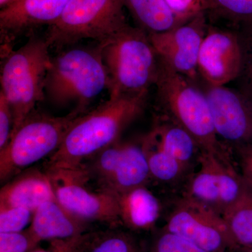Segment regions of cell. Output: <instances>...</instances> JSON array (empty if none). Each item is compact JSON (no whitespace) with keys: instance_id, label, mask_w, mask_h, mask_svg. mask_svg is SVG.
<instances>
[{"instance_id":"cell-1","label":"cell","mask_w":252,"mask_h":252,"mask_svg":"<svg viewBox=\"0 0 252 252\" xmlns=\"http://www.w3.org/2000/svg\"><path fill=\"white\" fill-rule=\"evenodd\" d=\"M149 91L109 98L80 116L71 126L59 148L50 156L48 170H75L101 151L117 143L124 130L147 107Z\"/></svg>"},{"instance_id":"cell-2","label":"cell","mask_w":252,"mask_h":252,"mask_svg":"<svg viewBox=\"0 0 252 252\" xmlns=\"http://www.w3.org/2000/svg\"><path fill=\"white\" fill-rule=\"evenodd\" d=\"M193 83L159 58L154 86L157 87L158 103L162 116L189 132L202 152L231 158L228 146L217 135L205 93Z\"/></svg>"},{"instance_id":"cell-3","label":"cell","mask_w":252,"mask_h":252,"mask_svg":"<svg viewBox=\"0 0 252 252\" xmlns=\"http://www.w3.org/2000/svg\"><path fill=\"white\" fill-rule=\"evenodd\" d=\"M102 48L100 43L77 46L52 59L44 85L45 97L51 103L59 107L74 104V109L86 112L92 101L108 89Z\"/></svg>"},{"instance_id":"cell-4","label":"cell","mask_w":252,"mask_h":252,"mask_svg":"<svg viewBox=\"0 0 252 252\" xmlns=\"http://www.w3.org/2000/svg\"><path fill=\"white\" fill-rule=\"evenodd\" d=\"M102 44L109 98L149 91L157 81L159 58L145 31L130 25Z\"/></svg>"},{"instance_id":"cell-5","label":"cell","mask_w":252,"mask_h":252,"mask_svg":"<svg viewBox=\"0 0 252 252\" xmlns=\"http://www.w3.org/2000/svg\"><path fill=\"white\" fill-rule=\"evenodd\" d=\"M45 36L30 34L27 42L4 57L1 67V91L13 114L11 134L45 97L44 85L52 58Z\"/></svg>"},{"instance_id":"cell-6","label":"cell","mask_w":252,"mask_h":252,"mask_svg":"<svg viewBox=\"0 0 252 252\" xmlns=\"http://www.w3.org/2000/svg\"><path fill=\"white\" fill-rule=\"evenodd\" d=\"M86 112L73 109L61 117L32 112L11 134L7 145L0 150L1 182H6L26 167L52 155L71 126Z\"/></svg>"},{"instance_id":"cell-7","label":"cell","mask_w":252,"mask_h":252,"mask_svg":"<svg viewBox=\"0 0 252 252\" xmlns=\"http://www.w3.org/2000/svg\"><path fill=\"white\" fill-rule=\"evenodd\" d=\"M124 0H70L57 21L48 27L51 48L63 49L91 39L104 43L128 26Z\"/></svg>"},{"instance_id":"cell-8","label":"cell","mask_w":252,"mask_h":252,"mask_svg":"<svg viewBox=\"0 0 252 252\" xmlns=\"http://www.w3.org/2000/svg\"><path fill=\"white\" fill-rule=\"evenodd\" d=\"M56 199L78 220L102 222L110 227L122 224L117 195L104 190L94 191L85 185L89 175L84 167L75 170H48Z\"/></svg>"},{"instance_id":"cell-9","label":"cell","mask_w":252,"mask_h":252,"mask_svg":"<svg viewBox=\"0 0 252 252\" xmlns=\"http://www.w3.org/2000/svg\"><path fill=\"white\" fill-rule=\"evenodd\" d=\"M164 230L189 240L207 252H229L238 248L223 217L185 195L176 200Z\"/></svg>"},{"instance_id":"cell-10","label":"cell","mask_w":252,"mask_h":252,"mask_svg":"<svg viewBox=\"0 0 252 252\" xmlns=\"http://www.w3.org/2000/svg\"><path fill=\"white\" fill-rule=\"evenodd\" d=\"M199 170L187 185L184 195L203 203L223 215L236 201L247 185L231 158L201 152Z\"/></svg>"},{"instance_id":"cell-11","label":"cell","mask_w":252,"mask_h":252,"mask_svg":"<svg viewBox=\"0 0 252 252\" xmlns=\"http://www.w3.org/2000/svg\"><path fill=\"white\" fill-rule=\"evenodd\" d=\"M243 64L240 32L208 26L198 61V75L207 86H225L238 79Z\"/></svg>"},{"instance_id":"cell-12","label":"cell","mask_w":252,"mask_h":252,"mask_svg":"<svg viewBox=\"0 0 252 252\" xmlns=\"http://www.w3.org/2000/svg\"><path fill=\"white\" fill-rule=\"evenodd\" d=\"M204 93L220 140L230 148L252 143V99L225 86H207Z\"/></svg>"},{"instance_id":"cell-13","label":"cell","mask_w":252,"mask_h":252,"mask_svg":"<svg viewBox=\"0 0 252 252\" xmlns=\"http://www.w3.org/2000/svg\"><path fill=\"white\" fill-rule=\"evenodd\" d=\"M207 28L205 14L170 31L148 35L158 57L193 82L198 76L199 54Z\"/></svg>"},{"instance_id":"cell-14","label":"cell","mask_w":252,"mask_h":252,"mask_svg":"<svg viewBox=\"0 0 252 252\" xmlns=\"http://www.w3.org/2000/svg\"><path fill=\"white\" fill-rule=\"evenodd\" d=\"M70 0H19L1 9L0 30L1 51L7 55L12 51L10 43L15 38L41 26L54 24L61 17Z\"/></svg>"},{"instance_id":"cell-15","label":"cell","mask_w":252,"mask_h":252,"mask_svg":"<svg viewBox=\"0 0 252 252\" xmlns=\"http://www.w3.org/2000/svg\"><path fill=\"white\" fill-rule=\"evenodd\" d=\"M151 176L142 144H120V150L110 175L100 185L101 190L119 194L143 187Z\"/></svg>"},{"instance_id":"cell-16","label":"cell","mask_w":252,"mask_h":252,"mask_svg":"<svg viewBox=\"0 0 252 252\" xmlns=\"http://www.w3.org/2000/svg\"><path fill=\"white\" fill-rule=\"evenodd\" d=\"M49 174L30 170L18 175L1 189L0 207H16L34 212L42 204L55 200Z\"/></svg>"},{"instance_id":"cell-17","label":"cell","mask_w":252,"mask_h":252,"mask_svg":"<svg viewBox=\"0 0 252 252\" xmlns=\"http://www.w3.org/2000/svg\"><path fill=\"white\" fill-rule=\"evenodd\" d=\"M87 224L66 211L55 199L38 207L28 230L39 243L78 238L86 233Z\"/></svg>"},{"instance_id":"cell-18","label":"cell","mask_w":252,"mask_h":252,"mask_svg":"<svg viewBox=\"0 0 252 252\" xmlns=\"http://www.w3.org/2000/svg\"><path fill=\"white\" fill-rule=\"evenodd\" d=\"M116 195L122 224L133 230H149L156 224L161 205L146 186Z\"/></svg>"},{"instance_id":"cell-19","label":"cell","mask_w":252,"mask_h":252,"mask_svg":"<svg viewBox=\"0 0 252 252\" xmlns=\"http://www.w3.org/2000/svg\"><path fill=\"white\" fill-rule=\"evenodd\" d=\"M151 133L160 147L188 171L195 164H198L201 149L182 126L161 116Z\"/></svg>"},{"instance_id":"cell-20","label":"cell","mask_w":252,"mask_h":252,"mask_svg":"<svg viewBox=\"0 0 252 252\" xmlns=\"http://www.w3.org/2000/svg\"><path fill=\"white\" fill-rule=\"evenodd\" d=\"M137 27L147 34L170 31L182 25L165 0H124Z\"/></svg>"},{"instance_id":"cell-21","label":"cell","mask_w":252,"mask_h":252,"mask_svg":"<svg viewBox=\"0 0 252 252\" xmlns=\"http://www.w3.org/2000/svg\"><path fill=\"white\" fill-rule=\"evenodd\" d=\"M148 250L131 233L110 227L81 235L76 252H148Z\"/></svg>"},{"instance_id":"cell-22","label":"cell","mask_w":252,"mask_h":252,"mask_svg":"<svg viewBox=\"0 0 252 252\" xmlns=\"http://www.w3.org/2000/svg\"><path fill=\"white\" fill-rule=\"evenodd\" d=\"M237 248L252 246V189L247 186L240 198L222 215Z\"/></svg>"},{"instance_id":"cell-23","label":"cell","mask_w":252,"mask_h":252,"mask_svg":"<svg viewBox=\"0 0 252 252\" xmlns=\"http://www.w3.org/2000/svg\"><path fill=\"white\" fill-rule=\"evenodd\" d=\"M142 144L148 160L151 176L156 180L175 183L188 173V170L180 162L160 147L151 132Z\"/></svg>"},{"instance_id":"cell-24","label":"cell","mask_w":252,"mask_h":252,"mask_svg":"<svg viewBox=\"0 0 252 252\" xmlns=\"http://www.w3.org/2000/svg\"><path fill=\"white\" fill-rule=\"evenodd\" d=\"M212 13L235 27L252 28V0H210Z\"/></svg>"},{"instance_id":"cell-25","label":"cell","mask_w":252,"mask_h":252,"mask_svg":"<svg viewBox=\"0 0 252 252\" xmlns=\"http://www.w3.org/2000/svg\"><path fill=\"white\" fill-rule=\"evenodd\" d=\"M34 212L16 207H0V233L24 230L31 223Z\"/></svg>"},{"instance_id":"cell-26","label":"cell","mask_w":252,"mask_h":252,"mask_svg":"<svg viewBox=\"0 0 252 252\" xmlns=\"http://www.w3.org/2000/svg\"><path fill=\"white\" fill-rule=\"evenodd\" d=\"M168 7L182 24L211 9L210 0H165Z\"/></svg>"},{"instance_id":"cell-27","label":"cell","mask_w":252,"mask_h":252,"mask_svg":"<svg viewBox=\"0 0 252 252\" xmlns=\"http://www.w3.org/2000/svg\"><path fill=\"white\" fill-rule=\"evenodd\" d=\"M148 252H207L179 235L163 230L154 240Z\"/></svg>"},{"instance_id":"cell-28","label":"cell","mask_w":252,"mask_h":252,"mask_svg":"<svg viewBox=\"0 0 252 252\" xmlns=\"http://www.w3.org/2000/svg\"><path fill=\"white\" fill-rule=\"evenodd\" d=\"M243 48V64L238 78L240 90L252 99V28L240 32Z\"/></svg>"},{"instance_id":"cell-29","label":"cell","mask_w":252,"mask_h":252,"mask_svg":"<svg viewBox=\"0 0 252 252\" xmlns=\"http://www.w3.org/2000/svg\"><path fill=\"white\" fill-rule=\"evenodd\" d=\"M38 244L28 229L16 233H0V252H30Z\"/></svg>"},{"instance_id":"cell-30","label":"cell","mask_w":252,"mask_h":252,"mask_svg":"<svg viewBox=\"0 0 252 252\" xmlns=\"http://www.w3.org/2000/svg\"><path fill=\"white\" fill-rule=\"evenodd\" d=\"M231 149L234 152L242 179L252 189V143L240 144Z\"/></svg>"},{"instance_id":"cell-31","label":"cell","mask_w":252,"mask_h":252,"mask_svg":"<svg viewBox=\"0 0 252 252\" xmlns=\"http://www.w3.org/2000/svg\"><path fill=\"white\" fill-rule=\"evenodd\" d=\"M13 123V114L9 102L0 92V150L9 143Z\"/></svg>"},{"instance_id":"cell-32","label":"cell","mask_w":252,"mask_h":252,"mask_svg":"<svg viewBox=\"0 0 252 252\" xmlns=\"http://www.w3.org/2000/svg\"><path fill=\"white\" fill-rule=\"evenodd\" d=\"M81 236L70 240H53L52 245L49 250L34 249L30 252H76Z\"/></svg>"},{"instance_id":"cell-33","label":"cell","mask_w":252,"mask_h":252,"mask_svg":"<svg viewBox=\"0 0 252 252\" xmlns=\"http://www.w3.org/2000/svg\"><path fill=\"white\" fill-rule=\"evenodd\" d=\"M19 0H0V8H1V9H4V8L8 7V6L15 4Z\"/></svg>"},{"instance_id":"cell-34","label":"cell","mask_w":252,"mask_h":252,"mask_svg":"<svg viewBox=\"0 0 252 252\" xmlns=\"http://www.w3.org/2000/svg\"><path fill=\"white\" fill-rule=\"evenodd\" d=\"M247 252H252V246L247 248Z\"/></svg>"}]
</instances>
